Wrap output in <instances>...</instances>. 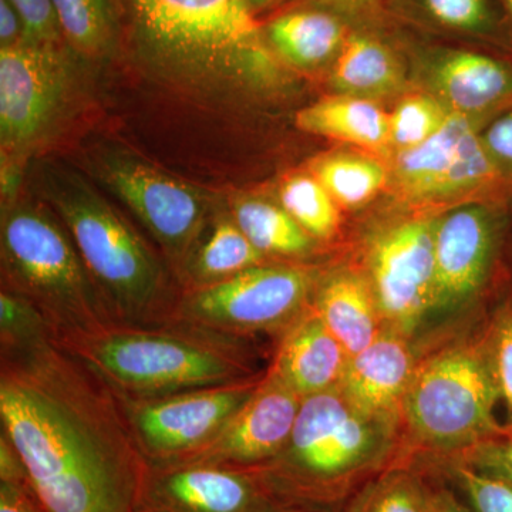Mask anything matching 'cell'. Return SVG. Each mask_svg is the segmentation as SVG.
Here are the masks:
<instances>
[{"instance_id":"1","label":"cell","mask_w":512,"mask_h":512,"mask_svg":"<svg viewBox=\"0 0 512 512\" xmlns=\"http://www.w3.org/2000/svg\"><path fill=\"white\" fill-rule=\"evenodd\" d=\"M0 433L45 512H137L148 464L119 397L53 333L0 348Z\"/></svg>"},{"instance_id":"2","label":"cell","mask_w":512,"mask_h":512,"mask_svg":"<svg viewBox=\"0 0 512 512\" xmlns=\"http://www.w3.org/2000/svg\"><path fill=\"white\" fill-rule=\"evenodd\" d=\"M123 40L170 76L224 87L275 73L272 50L248 0H114Z\"/></svg>"},{"instance_id":"3","label":"cell","mask_w":512,"mask_h":512,"mask_svg":"<svg viewBox=\"0 0 512 512\" xmlns=\"http://www.w3.org/2000/svg\"><path fill=\"white\" fill-rule=\"evenodd\" d=\"M121 399H146L261 375L251 340L184 322L113 323L57 339Z\"/></svg>"},{"instance_id":"4","label":"cell","mask_w":512,"mask_h":512,"mask_svg":"<svg viewBox=\"0 0 512 512\" xmlns=\"http://www.w3.org/2000/svg\"><path fill=\"white\" fill-rule=\"evenodd\" d=\"M392 421L363 412L339 386L312 394L302 399L282 450L248 471L276 504L325 510L379 467Z\"/></svg>"},{"instance_id":"5","label":"cell","mask_w":512,"mask_h":512,"mask_svg":"<svg viewBox=\"0 0 512 512\" xmlns=\"http://www.w3.org/2000/svg\"><path fill=\"white\" fill-rule=\"evenodd\" d=\"M53 202L114 322H174L183 293L171 291L156 252L119 212L83 185L63 187Z\"/></svg>"},{"instance_id":"6","label":"cell","mask_w":512,"mask_h":512,"mask_svg":"<svg viewBox=\"0 0 512 512\" xmlns=\"http://www.w3.org/2000/svg\"><path fill=\"white\" fill-rule=\"evenodd\" d=\"M3 289L42 313L56 339L113 325L72 235L46 212L13 208L2 220Z\"/></svg>"},{"instance_id":"7","label":"cell","mask_w":512,"mask_h":512,"mask_svg":"<svg viewBox=\"0 0 512 512\" xmlns=\"http://www.w3.org/2000/svg\"><path fill=\"white\" fill-rule=\"evenodd\" d=\"M497 399L487 353L474 343H458L417 366L402 412L417 439L429 446H477L498 431Z\"/></svg>"},{"instance_id":"8","label":"cell","mask_w":512,"mask_h":512,"mask_svg":"<svg viewBox=\"0 0 512 512\" xmlns=\"http://www.w3.org/2000/svg\"><path fill=\"white\" fill-rule=\"evenodd\" d=\"M312 288L308 269L258 265L227 281L184 291L174 322L245 340L261 333L281 336L312 305Z\"/></svg>"},{"instance_id":"9","label":"cell","mask_w":512,"mask_h":512,"mask_svg":"<svg viewBox=\"0 0 512 512\" xmlns=\"http://www.w3.org/2000/svg\"><path fill=\"white\" fill-rule=\"evenodd\" d=\"M262 376L146 399L119 397L148 466L180 463L217 439L251 399Z\"/></svg>"},{"instance_id":"10","label":"cell","mask_w":512,"mask_h":512,"mask_svg":"<svg viewBox=\"0 0 512 512\" xmlns=\"http://www.w3.org/2000/svg\"><path fill=\"white\" fill-rule=\"evenodd\" d=\"M60 45L23 42L0 49V134L6 147L36 140L55 120L69 84Z\"/></svg>"},{"instance_id":"11","label":"cell","mask_w":512,"mask_h":512,"mask_svg":"<svg viewBox=\"0 0 512 512\" xmlns=\"http://www.w3.org/2000/svg\"><path fill=\"white\" fill-rule=\"evenodd\" d=\"M434 232L433 222H403L373 244L370 269L377 308L390 328L402 335L412 332L434 308Z\"/></svg>"},{"instance_id":"12","label":"cell","mask_w":512,"mask_h":512,"mask_svg":"<svg viewBox=\"0 0 512 512\" xmlns=\"http://www.w3.org/2000/svg\"><path fill=\"white\" fill-rule=\"evenodd\" d=\"M104 178L168 258L181 266L201 237L207 208L191 187L140 161H109Z\"/></svg>"},{"instance_id":"13","label":"cell","mask_w":512,"mask_h":512,"mask_svg":"<svg viewBox=\"0 0 512 512\" xmlns=\"http://www.w3.org/2000/svg\"><path fill=\"white\" fill-rule=\"evenodd\" d=\"M275 504L251 471L177 463L148 466L137 512H271Z\"/></svg>"},{"instance_id":"14","label":"cell","mask_w":512,"mask_h":512,"mask_svg":"<svg viewBox=\"0 0 512 512\" xmlns=\"http://www.w3.org/2000/svg\"><path fill=\"white\" fill-rule=\"evenodd\" d=\"M490 151L463 114H448L424 143L400 150L396 175L407 194L443 197L473 190L494 177Z\"/></svg>"},{"instance_id":"15","label":"cell","mask_w":512,"mask_h":512,"mask_svg":"<svg viewBox=\"0 0 512 512\" xmlns=\"http://www.w3.org/2000/svg\"><path fill=\"white\" fill-rule=\"evenodd\" d=\"M301 404V396L266 370L251 399L232 417L220 436L180 463L241 470L262 466L285 446Z\"/></svg>"},{"instance_id":"16","label":"cell","mask_w":512,"mask_h":512,"mask_svg":"<svg viewBox=\"0 0 512 512\" xmlns=\"http://www.w3.org/2000/svg\"><path fill=\"white\" fill-rule=\"evenodd\" d=\"M491 248L493 228L487 214L478 208L451 212L436 225L434 308L466 301L480 288Z\"/></svg>"},{"instance_id":"17","label":"cell","mask_w":512,"mask_h":512,"mask_svg":"<svg viewBox=\"0 0 512 512\" xmlns=\"http://www.w3.org/2000/svg\"><path fill=\"white\" fill-rule=\"evenodd\" d=\"M416 369L404 335L382 330L366 349L349 357L339 387L363 412L393 420Z\"/></svg>"},{"instance_id":"18","label":"cell","mask_w":512,"mask_h":512,"mask_svg":"<svg viewBox=\"0 0 512 512\" xmlns=\"http://www.w3.org/2000/svg\"><path fill=\"white\" fill-rule=\"evenodd\" d=\"M348 360L311 305L279 336L268 372L305 399L338 387Z\"/></svg>"},{"instance_id":"19","label":"cell","mask_w":512,"mask_h":512,"mask_svg":"<svg viewBox=\"0 0 512 512\" xmlns=\"http://www.w3.org/2000/svg\"><path fill=\"white\" fill-rule=\"evenodd\" d=\"M350 28L342 15L318 5L286 10L262 25L269 49L302 69L338 56Z\"/></svg>"},{"instance_id":"20","label":"cell","mask_w":512,"mask_h":512,"mask_svg":"<svg viewBox=\"0 0 512 512\" xmlns=\"http://www.w3.org/2000/svg\"><path fill=\"white\" fill-rule=\"evenodd\" d=\"M312 308L349 357L362 352L382 333L375 293L360 276H332L316 291Z\"/></svg>"},{"instance_id":"21","label":"cell","mask_w":512,"mask_h":512,"mask_svg":"<svg viewBox=\"0 0 512 512\" xmlns=\"http://www.w3.org/2000/svg\"><path fill=\"white\" fill-rule=\"evenodd\" d=\"M436 76L444 99L458 111L487 109L512 92L510 67L474 50L441 52Z\"/></svg>"},{"instance_id":"22","label":"cell","mask_w":512,"mask_h":512,"mask_svg":"<svg viewBox=\"0 0 512 512\" xmlns=\"http://www.w3.org/2000/svg\"><path fill=\"white\" fill-rule=\"evenodd\" d=\"M402 66L392 46L370 29L353 26L333 67V82L346 96H379L400 83Z\"/></svg>"},{"instance_id":"23","label":"cell","mask_w":512,"mask_h":512,"mask_svg":"<svg viewBox=\"0 0 512 512\" xmlns=\"http://www.w3.org/2000/svg\"><path fill=\"white\" fill-rule=\"evenodd\" d=\"M264 258L232 218H221L212 225L207 237L195 242L181 266L185 291L227 281L262 265Z\"/></svg>"},{"instance_id":"24","label":"cell","mask_w":512,"mask_h":512,"mask_svg":"<svg viewBox=\"0 0 512 512\" xmlns=\"http://www.w3.org/2000/svg\"><path fill=\"white\" fill-rule=\"evenodd\" d=\"M303 131L346 143L379 148L390 143L389 114L376 104L353 96L330 97L296 116Z\"/></svg>"},{"instance_id":"25","label":"cell","mask_w":512,"mask_h":512,"mask_svg":"<svg viewBox=\"0 0 512 512\" xmlns=\"http://www.w3.org/2000/svg\"><path fill=\"white\" fill-rule=\"evenodd\" d=\"M64 42L87 57L113 55L123 40L114 0H52Z\"/></svg>"},{"instance_id":"26","label":"cell","mask_w":512,"mask_h":512,"mask_svg":"<svg viewBox=\"0 0 512 512\" xmlns=\"http://www.w3.org/2000/svg\"><path fill=\"white\" fill-rule=\"evenodd\" d=\"M232 220L265 256H302L311 251V235L284 208L264 201H242Z\"/></svg>"},{"instance_id":"27","label":"cell","mask_w":512,"mask_h":512,"mask_svg":"<svg viewBox=\"0 0 512 512\" xmlns=\"http://www.w3.org/2000/svg\"><path fill=\"white\" fill-rule=\"evenodd\" d=\"M403 12L427 25L467 37L500 35L501 19L493 0H394Z\"/></svg>"},{"instance_id":"28","label":"cell","mask_w":512,"mask_h":512,"mask_svg":"<svg viewBox=\"0 0 512 512\" xmlns=\"http://www.w3.org/2000/svg\"><path fill=\"white\" fill-rule=\"evenodd\" d=\"M316 180L346 207L372 200L386 183V173L376 161L352 154H336L315 165Z\"/></svg>"},{"instance_id":"29","label":"cell","mask_w":512,"mask_h":512,"mask_svg":"<svg viewBox=\"0 0 512 512\" xmlns=\"http://www.w3.org/2000/svg\"><path fill=\"white\" fill-rule=\"evenodd\" d=\"M281 201L282 208L312 238H330L339 227L335 200L316 178L298 175L286 181Z\"/></svg>"},{"instance_id":"30","label":"cell","mask_w":512,"mask_h":512,"mask_svg":"<svg viewBox=\"0 0 512 512\" xmlns=\"http://www.w3.org/2000/svg\"><path fill=\"white\" fill-rule=\"evenodd\" d=\"M427 487L407 471L384 474L367 485L349 512H424Z\"/></svg>"},{"instance_id":"31","label":"cell","mask_w":512,"mask_h":512,"mask_svg":"<svg viewBox=\"0 0 512 512\" xmlns=\"http://www.w3.org/2000/svg\"><path fill=\"white\" fill-rule=\"evenodd\" d=\"M447 116L443 107L430 97H407L389 116L390 141L400 150L419 146L443 126Z\"/></svg>"},{"instance_id":"32","label":"cell","mask_w":512,"mask_h":512,"mask_svg":"<svg viewBox=\"0 0 512 512\" xmlns=\"http://www.w3.org/2000/svg\"><path fill=\"white\" fill-rule=\"evenodd\" d=\"M53 333L49 323L32 303L16 293L0 292V348L20 345Z\"/></svg>"},{"instance_id":"33","label":"cell","mask_w":512,"mask_h":512,"mask_svg":"<svg viewBox=\"0 0 512 512\" xmlns=\"http://www.w3.org/2000/svg\"><path fill=\"white\" fill-rule=\"evenodd\" d=\"M454 477L474 512H512V483L466 463L454 466Z\"/></svg>"},{"instance_id":"34","label":"cell","mask_w":512,"mask_h":512,"mask_svg":"<svg viewBox=\"0 0 512 512\" xmlns=\"http://www.w3.org/2000/svg\"><path fill=\"white\" fill-rule=\"evenodd\" d=\"M487 355L498 396L512 420V313H504L495 323Z\"/></svg>"},{"instance_id":"35","label":"cell","mask_w":512,"mask_h":512,"mask_svg":"<svg viewBox=\"0 0 512 512\" xmlns=\"http://www.w3.org/2000/svg\"><path fill=\"white\" fill-rule=\"evenodd\" d=\"M25 25V42L60 45L63 42L52 0H9Z\"/></svg>"},{"instance_id":"36","label":"cell","mask_w":512,"mask_h":512,"mask_svg":"<svg viewBox=\"0 0 512 512\" xmlns=\"http://www.w3.org/2000/svg\"><path fill=\"white\" fill-rule=\"evenodd\" d=\"M464 463L512 483V440L477 444L468 451Z\"/></svg>"},{"instance_id":"37","label":"cell","mask_w":512,"mask_h":512,"mask_svg":"<svg viewBox=\"0 0 512 512\" xmlns=\"http://www.w3.org/2000/svg\"><path fill=\"white\" fill-rule=\"evenodd\" d=\"M0 512H45L29 485L0 483Z\"/></svg>"},{"instance_id":"38","label":"cell","mask_w":512,"mask_h":512,"mask_svg":"<svg viewBox=\"0 0 512 512\" xmlns=\"http://www.w3.org/2000/svg\"><path fill=\"white\" fill-rule=\"evenodd\" d=\"M0 483L29 485L22 458L3 433H0Z\"/></svg>"},{"instance_id":"39","label":"cell","mask_w":512,"mask_h":512,"mask_svg":"<svg viewBox=\"0 0 512 512\" xmlns=\"http://www.w3.org/2000/svg\"><path fill=\"white\" fill-rule=\"evenodd\" d=\"M485 146L493 156L512 163V113L490 127L485 136Z\"/></svg>"},{"instance_id":"40","label":"cell","mask_w":512,"mask_h":512,"mask_svg":"<svg viewBox=\"0 0 512 512\" xmlns=\"http://www.w3.org/2000/svg\"><path fill=\"white\" fill-rule=\"evenodd\" d=\"M25 40V25L9 0H0V45H18Z\"/></svg>"},{"instance_id":"41","label":"cell","mask_w":512,"mask_h":512,"mask_svg":"<svg viewBox=\"0 0 512 512\" xmlns=\"http://www.w3.org/2000/svg\"><path fill=\"white\" fill-rule=\"evenodd\" d=\"M424 512H467L450 491L427 488Z\"/></svg>"},{"instance_id":"42","label":"cell","mask_w":512,"mask_h":512,"mask_svg":"<svg viewBox=\"0 0 512 512\" xmlns=\"http://www.w3.org/2000/svg\"><path fill=\"white\" fill-rule=\"evenodd\" d=\"M322 8L333 10V12L340 13V10H349V12H362V10L369 9L370 6L376 5L379 0H320Z\"/></svg>"},{"instance_id":"43","label":"cell","mask_w":512,"mask_h":512,"mask_svg":"<svg viewBox=\"0 0 512 512\" xmlns=\"http://www.w3.org/2000/svg\"><path fill=\"white\" fill-rule=\"evenodd\" d=\"M276 2H279V0H248V5L252 12H254L256 18H258L259 12L268 9L269 6L274 5Z\"/></svg>"},{"instance_id":"44","label":"cell","mask_w":512,"mask_h":512,"mask_svg":"<svg viewBox=\"0 0 512 512\" xmlns=\"http://www.w3.org/2000/svg\"><path fill=\"white\" fill-rule=\"evenodd\" d=\"M271 512H325V510H315V508L295 507V505L275 504Z\"/></svg>"},{"instance_id":"45","label":"cell","mask_w":512,"mask_h":512,"mask_svg":"<svg viewBox=\"0 0 512 512\" xmlns=\"http://www.w3.org/2000/svg\"><path fill=\"white\" fill-rule=\"evenodd\" d=\"M501 6H503L505 16H507L508 22H510L512 29V0H500Z\"/></svg>"}]
</instances>
